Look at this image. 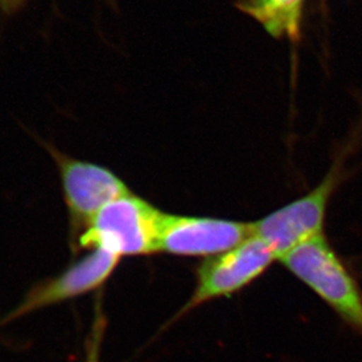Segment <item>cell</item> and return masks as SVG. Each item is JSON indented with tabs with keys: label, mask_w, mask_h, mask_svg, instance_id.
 <instances>
[{
	"label": "cell",
	"mask_w": 362,
	"mask_h": 362,
	"mask_svg": "<svg viewBox=\"0 0 362 362\" xmlns=\"http://www.w3.org/2000/svg\"><path fill=\"white\" fill-rule=\"evenodd\" d=\"M280 262L362 337V291L326 237L301 245Z\"/></svg>",
	"instance_id": "obj_1"
},
{
	"label": "cell",
	"mask_w": 362,
	"mask_h": 362,
	"mask_svg": "<svg viewBox=\"0 0 362 362\" xmlns=\"http://www.w3.org/2000/svg\"><path fill=\"white\" fill-rule=\"evenodd\" d=\"M161 211L129 192L105 206L78 235V245L88 250L122 257L158 252Z\"/></svg>",
	"instance_id": "obj_2"
},
{
	"label": "cell",
	"mask_w": 362,
	"mask_h": 362,
	"mask_svg": "<svg viewBox=\"0 0 362 362\" xmlns=\"http://www.w3.org/2000/svg\"><path fill=\"white\" fill-rule=\"evenodd\" d=\"M342 168L341 157L313 191L252 223L253 235L269 245L278 260L301 245L324 235L328 202L341 181Z\"/></svg>",
	"instance_id": "obj_3"
},
{
	"label": "cell",
	"mask_w": 362,
	"mask_h": 362,
	"mask_svg": "<svg viewBox=\"0 0 362 362\" xmlns=\"http://www.w3.org/2000/svg\"><path fill=\"white\" fill-rule=\"evenodd\" d=\"M278 260L274 252L255 235L228 251L206 258L197 272V285L182 312L209 300L233 296L255 281Z\"/></svg>",
	"instance_id": "obj_4"
},
{
	"label": "cell",
	"mask_w": 362,
	"mask_h": 362,
	"mask_svg": "<svg viewBox=\"0 0 362 362\" xmlns=\"http://www.w3.org/2000/svg\"><path fill=\"white\" fill-rule=\"evenodd\" d=\"M252 235V223L161 212L158 252L209 258L232 250Z\"/></svg>",
	"instance_id": "obj_5"
},
{
	"label": "cell",
	"mask_w": 362,
	"mask_h": 362,
	"mask_svg": "<svg viewBox=\"0 0 362 362\" xmlns=\"http://www.w3.org/2000/svg\"><path fill=\"white\" fill-rule=\"evenodd\" d=\"M56 158L71 223L81 232L105 206L131 192L104 166L60 154Z\"/></svg>",
	"instance_id": "obj_6"
},
{
	"label": "cell",
	"mask_w": 362,
	"mask_h": 362,
	"mask_svg": "<svg viewBox=\"0 0 362 362\" xmlns=\"http://www.w3.org/2000/svg\"><path fill=\"white\" fill-rule=\"evenodd\" d=\"M119 262V257L104 250H90L84 258L72 264L59 275L32 289L21 306L8 315V319L92 292L107 281Z\"/></svg>",
	"instance_id": "obj_7"
},
{
	"label": "cell",
	"mask_w": 362,
	"mask_h": 362,
	"mask_svg": "<svg viewBox=\"0 0 362 362\" xmlns=\"http://www.w3.org/2000/svg\"><path fill=\"white\" fill-rule=\"evenodd\" d=\"M305 0H244L243 10L274 37L294 39L299 35Z\"/></svg>",
	"instance_id": "obj_8"
},
{
	"label": "cell",
	"mask_w": 362,
	"mask_h": 362,
	"mask_svg": "<svg viewBox=\"0 0 362 362\" xmlns=\"http://www.w3.org/2000/svg\"><path fill=\"white\" fill-rule=\"evenodd\" d=\"M100 322L95 325V331L88 341V353H86V362H99V347H100L101 332Z\"/></svg>",
	"instance_id": "obj_9"
},
{
	"label": "cell",
	"mask_w": 362,
	"mask_h": 362,
	"mask_svg": "<svg viewBox=\"0 0 362 362\" xmlns=\"http://www.w3.org/2000/svg\"><path fill=\"white\" fill-rule=\"evenodd\" d=\"M26 0H0V11L10 13L17 10Z\"/></svg>",
	"instance_id": "obj_10"
}]
</instances>
